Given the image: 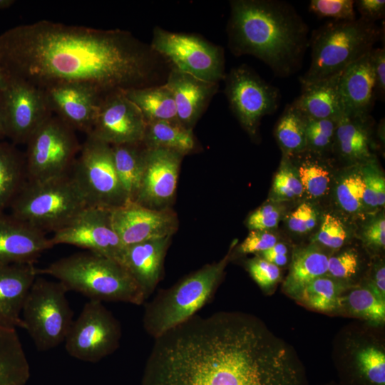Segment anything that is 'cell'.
I'll list each match as a JSON object with an SVG mask.
<instances>
[{
    "label": "cell",
    "instance_id": "obj_12",
    "mask_svg": "<svg viewBox=\"0 0 385 385\" xmlns=\"http://www.w3.org/2000/svg\"><path fill=\"white\" fill-rule=\"evenodd\" d=\"M121 338L119 322L101 302L89 300L73 321L64 341L72 357L96 363L113 354Z\"/></svg>",
    "mask_w": 385,
    "mask_h": 385
},
{
    "label": "cell",
    "instance_id": "obj_1",
    "mask_svg": "<svg viewBox=\"0 0 385 385\" xmlns=\"http://www.w3.org/2000/svg\"><path fill=\"white\" fill-rule=\"evenodd\" d=\"M140 385H309L291 347L256 317L197 314L154 339Z\"/></svg>",
    "mask_w": 385,
    "mask_h": 385
},
{
    "label": "cell",
    "instance_id": "obj_24",
    "mask_svg": "<svg viewBox=\"0 0 385 385\" xmlns=\"http://www.w3.org/2000/svg\"><path fill=\"white\" fill-rule=\"evenodd\" d=\"M170 239L148 240L124 249L120 264L135 279L146 299L160 279Z\"/></svg>",
    "mask_w": 385,
    "mask_h": 385
},
{
    "label": "cell",
    "instance_id": "obj_29",
    "mask_svg": "<svg viewBox=\"0 0 385 385\" xmlns=\"http://www.w3.org/2000/svg\"><path fill=\"white\" fill-rule=\"evenodd\" d=\"M115 168L128 202H135L144 170L143 142L111 145Z\"/></svg>",
    "mask_w": 385,
    "mask_h": 385
},
{
    "label": "cell",
    "instance_id": "obj_5",
    "mask_svg": "<svg viewBox=\"0 0 385 385\" xmlns=\"http://www.w3.org/2000/svg\"><path fill=\"white\" fill-rule=\"evenodd\" d=\"M383 34L376 22L362 18L326 22L313 31L309 39L311 63L300 77L302 86L342 73L370 52Z\"/></svg>",
    "mask_w": 385,
    "mask_h": 385
},
{
    "label": "cell",
    "instance_id": "obj_50",
    "mask_svg": "<svg viewBox=\"0 0 385 385\" xmlns=\"http://www.w3.org/2000/svg\"><path fill=\"white\" fill-rule=\"evenodd\" d=\"M361 17L365 20L376 22L384 17V0H358L354 1Z\"/></svg>",
    "mask_w": 385,
    "mask_h": 385
},
{
    "label": "cell",
    "instance_id": "obj_55",
    "mask_svg": "<svg viewBox=\"0 0 385 385\" xmlns=\"http://www.w3.org/2000/svg\"><path fill=\"white\" fill-rule=\"evenodd\" d=\"M15 3L14 0H0V9L9 8Z\"/></svg>",
    "mask_w": 385,
    "mask_h": 385
},
{
    "label": "cell",
    "instance_id": "obj_11",
    "mask_svg": "<svg viewBox=\"0 0 385 385\" xmlns=\"http://www.w3.org/2000/svg\"><path fill=\"white\" fill-rule=\"evenodd\" d=\"M76 132L56 115H51L26 144L27 180H43L70 173L81 147Z\"/></svg>",
    "mask_w": 385,
    "mask_h": 385
},
{
    "label": "cell",
    "instance_id": "obj_49",
    "mask_svg": "<svg viewBox=\"0 0 385 385\" xmlns=\"http://www.w3.org/2000/svg\"><path fill=\"white\" fill-rule=\"evenodd\" d=\"M363 237L365 243L369 246L384 248L385 219L384 215L378 217L366 225L363 232Z\"/></svg>",
    "mask_w": 385,
    "mask_h": 385
},
{
    "label": "cell",
    "instance_id": "obj_27",
    "mask_svg": "<svg viewBox=\"0 0 385 385\" xmlns=\"http://www.w3.org/2000/svg\"><path fill=\"white\" fill-rule=\"evenodd\" d=\"M328 259L327 255L315 245L295 250L283 284L284 292L297 299L307 284L327 274Z\"/></svg>",
    "mask_w": 385,
    "mask_h": 385
},
{
    "label": "cell",
    "instance_id": "obj_51",
    "mask_svg": "<svg viewBox=\"0 0 385 385\" xmlns=\"http://www.w3.org/2000/svg\"><path fill=\"white\" fill-rule=\"evenodd\" d=\"M288 250L287 246L281 242H277L270 249L261 252L262 258L275 265L282 267L287 264Z\"/></svg>",
    "mask_w": 385,
    "mask_h": 385
},
{
    "label": "cell",
    "instance_id": "obj_31",
    "mask_svg": "<svg viewBox=\"0 0 385 385\" xmlns=\"http://www.w3.org/2000/svg\"><path fill=\"white\" fill-rule=\"evenodd\" d=\"M25 155L14 144L0 141V215L26 182Z\"/></svg>",
    "mask_w": 385,
    "mask_h": 385
},
{
    "label": "cell",
    "instance_id": "obj_21",
    "mask_svg": "<svg viewBox=\"0 0 385 385\" xmlns=\"http://www.w3.org/2000/svg\"><path fill=\"white\" fill-rule=\"evenodd\" d=\"M38 275L34 264L0 265V326L24 328L23 306Z\"/></svg>",
    "mask_w": 385,
    "mask_h": 385
},
{
    "label": "cell",
    "instance_id": "obj_41",
    "mask_svg": "<svg viewBox=\"0 0 385 385\" xmlns=\"http://www.w3.org/2000/svg\"><path fill=\"white\" fill-rule=\"evenodd\" d=\"M352 0H312L309 5L311 12L320 18L330 17L345 21L356 19Z\"/></svg>",
    "mask_w": 385,
    "mask_h": 385
},
{
    "label": "cell",
    "instance_id": "obj_9",
    "mask_svg": "<svg viewBox=\"0 0 385 385\" xmlns=\"http://www.w3.org/2000/svg\"><path fill=\"white\" fill-rule=\"evenodd\" d=\"M70 175L88 207L113 209L128 202L111 145L91 135L81 145Z\"/></svg>",
    "mask_w": 385,
    "mask_h": 385
},
{
    "label": "cell",
    "instance_id": "obj_39",
    "mask_svg": "<svg viewBox=\"0 0 385 385\" xmlns=\"http://www.w3.org/2000/svg\"><path fill=\"white\" fill-rule=\"evenodd\" d=\"M364 185V205L382 207L385 203V179L374 158L364 163L359 169Z\"/></svg>",
    "mask_w": 385,
    "mask_h": 385
},
{
    "label": "cell",
    "instance_id": "obj_4",
    "mask_svg": "<svg viewBox=\"0 0 385 385\" xmlns=\"http://www.w3.org/2000/svg\"><path fill=\"white\" fill-rule=\"evenodd\" d=\"M38 274L51 276L68 291L78 292L90 300L142 304L145 297L135 279L118 262L88 251L61 257Z\"/></svg>",
    "mask_w": 385,
    "mask_h": 385
},
{
    "label": "cell",
    "instance_id": "obj_38",
    "mask_svg": "<svg viewBox=\"0 0 385 385\" xmlns=\"http://www.w3.org/2000/svg\"><path fill=\"white\" fill-rule=\"evenodd\" d=\"M304 118L306 150L319 153L333 148L338 120Z\"/></svg>",
    "mask_w": 385,
    "mask_h": 385
},
{
    "label": "cell",
    "instance_id": "obj_22",
    "mask_svg": "<svg viewBox=\"0 0 385 385\" xmlns=\"http://www.w3.org/2000/svg\"><path fill=\"white\" fill-rule=\"evenodd\" d=\"M165 84L173 94L178 122L188 129L193 128L218 88V83L173 69Z\"/></svg>",
    "mask_w": 385,
    "mask_h": 385
},
{
    "label": "cell",
    "instance_id": "obj_19",
    "mask_svg": "<svg viewBox=\"0 0 385 385\" xmlns=\"http://www.w3.org/2000/svg\"><path fill=\"white\" fill-rule=\"evenodd\" d=\"M51 112L75 131L88 134L93 125L102 97L78 85H57L43 90Z\"/></svg>",
    "mask_w": 385,
    "mask_h": 385
},
{
    "label": "cell",
    "instance_id": "obj_43",
    "mask_svg": "<svg viewBox=\"0 0 385 385\" xmlns=\"http://www.w3.org/2000/svg\"><path fill=\"white\" fill-rule=\"evenodd\" d=\"M247 266L252 278L263 290L272 288L281 278L279 267L263 258L250 260Z\"/></svg>",
    "mask_w": 385,
    "mask_h": 385
},
{
    "label": "cell",
    "instance_id": "obj_16",
    "mask_svg": "<svg viewBox=\"0 0 385 385\" xmlns=\"http://www.w3.org/2000/svg\"><path fill=\"white\" fill-rule=\"evenodd\" d=\"M146 125L140 111L124 91H115L102 96L88 135L110 145L139 143Z\"/></svg>",
    "mask_w": 385,
    "mask_h": 385
},
{
    "label": "cell",
    "instance_id": "obj_40",
    "mask_svg": "<svg viewBox=\"0 0 385 385\" xmlns=\"http://www.w3.org/2000/svg\"><path fill=\"white\" fill-rule=\"evenodd\" d=\"M272 192L277 201L293 200L304 192L298 174L286 155L274 176Z\"/></svg>",
    "mask_w": 385,
    "mask_h": 385
},
{
    "label": "cell",
    "instance_id": "obj_14",
    "mask_svg": "<svg viewBox=\"0 0 385 385\" xmlns=\"http://www.w3.org/2000/svg\"><path fill=\"white\" fill-rule=\"evenodd\" d=\"M6 138L16 144H26L31 135L51 116L42 90L18 78H10L0 91Z\"/></svg>",
    "mask_w": 385,
    "mask_h": 385
},
{
    "label": "cell",
    "instance_id": "obj_52",
    "mask_svg": "<svg viewBox=\"0 0 385 385\" xmlns=\"http://www.w3.org/2000/svg\"><path fill=\"white\" fill-rule=\"evenodd\" d=\"M370 287L377 295L385 299V267L381 265L375 271Z\"/></svg>",
    "mask_w": 385,
    "mask_h": 385
},
{
    "label": "cell",
    "instance_id": "obj_6",
    "mask_svg": "<svg viewBox=\"0 0 385 385\" xmlns=\"http://www.w3.org/2000/svg\"><path fill=\"white\" fill-rule=\"evenodd\" d=\"M233 245L219 262L207 265L145 305L143 324L155 339L186 322L210 301L229 262Z\"/></svg>",
    "mask_w": 385,
    "mask_h": 385
},
{
    "label": "cell",
    "instance_id": "obj_34",
    "mask_svg": "<svg viewBox=\"0 0 385 385\" xmlns=\"http://www.w3.org/2000/svg\"><path fill=\"white\" fill-rule=\"evenodd\" d=\"M343 290L342 282L324 275L307 284L297 299L313 309L330 312L341 307Z\"/></svg>",
    "mask_w": 385,
    "mask_h": 385
},
{
    "label": "cell",
    "instance_id": "obj_26",
    "mask_svg": "<svg viewBox=\"0 0 385 385\" xmlns=\"http://www.w3.org/2000/svg\"><path fill=\"white\" fill-rule=\"evenodd\" d=\"M371 117L344 115L337 122L333 147L348 161L364 163L371 159L369 125Z\"/></svg>",
    "mask_w": 385,
    "mask_h": 385
},
{
    "label": "cell",
    "instance_id": "obj_2",
    "mask_svg": "<svg viewBox=\"0 0 385 385\" xmlns=\"http://www.w3.org/2000/svg\"><path fill=\"white\" fill-rule=\"evenodd\" d=\"M165 62L129 31L48 20L0 34V66L10 78L45 90L78 85L101 96L155 86Z\"/></svg>",
    "mask_w": 385,
    "mask_h": 385
},
{
    "label": "cell",
    "instance_id": "obj_42",
    "mask_svg": "<svg viewBox=\"0 0 385 385\" xmlns=\"http://www.w3.org/2000/svg\"><path fill=\"white\" fill-rule=\"evenodd\" d=\"M346 231L341 220L331 214H325L316 240L320 244L332 249H338L345 242Z\"/></svg>",
    "mask_w": 385,
    "mask_h": 385
},
{
    "label": "cell",
    "instance_id": "obj_53",
    "mask_svg": "<svg viewBox=\"0 0 385 385\" xmlns=\"http://www.w3.org/2000/svg\"><path fill=\"white\" fill-rule=\"evenodd\" d=\"M5 138H6V133L0 98V141Z\"/></svg>",
    "mask_w": 385,
    "mask_h": 385
},
{
    "label": "cell",
    "instance_id": "obj_48",
    "mask_svg": "<svg viewBox=\"0 0 385 385\" xmlns=\"http://www.w3.org/2000/svg\"><path fill=\"white\" fill-rule=\"evenodd\" d=\"M371 61L373 68L375 98L381 101L385 95V49L384 48H373L371 51Z\"/></svg>",
    "mask_w": 385,
    "mask_h": 385
},
{
    "label": "cell",
    "instance_id": "obj_45",
    "mask_svg": "<svg viewBox=\"0 0 385 385\" xmlns=\"http://www.w3.org/2000/svg\"><path fill=\"white\" fill-rule=\"evenodd\" d=\"M280 216V210L277 206L264 205L250 215L247 225L250 230L267 231L277 226Z\"/></svg>",
    "mask_w": 385,
    "mask_h": 385
},
{
    "label": "cell",
    "instance_id": "obj_10",
    "mask_svg": "<svg viewBox=\"0 0 385 385\" xmlns=\"http://www.w3.org/2000/svg\"><path fill=\"white\" fill-rule=\"evenodd\" d=\"M150 46L170 69L215 83L226 75L222 48L198 35L170 32L157 26Z\"/></svg>",
    "mask_w": 385,
    "mask_h": 385
},
{
    "label": "cell",
    "instance_id": "obj_13",
    "mask_svg": "<svg viewBox=\"0 0 385 385\" xmlns=\"http://www.w3.org/2000/svg\"><path fill=\"white\" fill-rule=\"evenodd\" d=\"M224 79L225 93L232 113L251 136L256 135L262 118L277 109L279 90L246 65L233 68Z\"/></svg>",
    "mask_w": 385,
    "mask_h": 385
},
{
    "label": "cell",
    "instance_id": "obj_18",
    "mask_svg": "<svg viewBox=\"0 0 385 385\" xmlns=\"http://www.w3.org/2000/svg\"><path fill=\"white\" fill-rule=\"evenodd\" d=\"M183 156L168 149L148 148L140 185L135 202L151 209L167 208L176 190Z\"/></svg>",
    "mask_w": 385,
    "mask_h": 385
},
{
    "label": "cell",
    "instance_id": "obj_37",
    "mask_svg": "<svg viewBox=\"0 0 385 385\" xmlns=\"http://www.w3.org/2000/svg\"><path fill=\"white\" fill-rule=\"evenodd\" d=\"M364 185L360 170L346 173L339 182L336 195L339 205L347 212H359L364 206Z\"/></svg>",
    "mask_w": 385,
    "mask_h": 385
},
{
    "label": "cell",
    "instance_id": "obj_35",
    "mask_svg": "<svg viewBox=\"0 0 385 385\" xmlns=\"http://www.w3.org/2000/svg\"><path fill=\"white\" fill-rule=\"evenodd\" d=\"M342 302H345L354 315L372 324H381L385 321V299L369 287L351 290Z\"/></svg>",
    "mask_w": 385,
    "mask_h": 385
},
{
    "label": "cell",
    "instance_id": "obj_28",
    "mask_svg": "<svg viewBox=\"0 0 385 385\" xmlns=\"http://www.w3.org/2000/svg\"><path fill=\"white\" fill-rule=\"evenodd\" d=\"M30 375L16 330L0 326V385H25Z\"/></svg>",
    "mask_w": 385,
    "mask_h": 385
},
{
    "label": "cell",
    "instance_id": "obj_25",
    "mask_svg": "<svg viewBox=\"0 0 385 385\" xmlns=\"http://www.w3.org/2000/svg\"><path fill=\"white\" fill-rule=\"evenodd\" d=\"M341 73L302 86V93L293 106L307 118L339 120L344 115L339 91Z\"/></svg>",
    "mask_w": 385,
    "mask_h": 385
},
{
    "label": "cell",
    "instance_id": "obj_36",
    "mask_svg": "<svg viewBox=\"0 0 385 385\" xmlns=\"http://www.w3.org/2000/svg\"><path fill=\"white\" fill-rule=\"evenodd\" d=\"M297 174L303 192L311 197L324 195L329 188L330 173L319 160L306 158L298 168Z\"/></svg>",
    "mask_w": 385,
    "mask_h": 385
},
{
    "label": "cell",
    "instance_id": "obj_7",
    "mask_svg": "<svg viewBox=\"0 0 385 385\" xmlns=\"http://www.w3.org/2000/svg\"><path fill=\"white\" fill-rule=\"evenodd\" d=\"M86 207L68 173L43 180H26L9 208L16 218L45 233H53Z\"/></svg>",
    "mask_w": 385,
    "mask_h": 385
},
{
    "label": "cell",
    "instance_id": "obj_47",
    "mask_svg": "<svg viewBox=\"0 0 385 385\" xmlns=\"http://www.w3.org/2000/svg\"><path fill=\"white\" fill-rule=\"evenodd\" d=\"M277 242L276 236L267 230H250L237 251L241 254L261 253Z\"/></svg>",
    "mask_w": 385,
    "mask_h": 385
},
{
    "label": "cell",
    "instance_id": "obj_54",
    "mask_svg": "<svg viewBox=\"0 0 385 385\" xmlns=\"http://www.w3.org/2000/svg\"><path fill=\"white\" fill-rule=\"evenodd\" d=\"M9 77L0 66V91H1L7 84Z\"/></svg>",
    "mask_w": 385,
    "mask_h": 385
},
{
    "label": "cell",
    "instance_id": "obj_46",
    "mask_svg": "<svg viewBox=\"0 0 385 385\" xmlns=\"http://www.w3.org/2000/svg\"><path fill=\"white\" fill-rule=\"evenodd\" d=\"M317 222L316 210L310 204L304 202L289 215L287 224L293 232L303 234L311 231Z\"/></svg>",
    "mask_w": 385,
    "mask_h": 385
},
{
    "label": "cell",
    "instance_id": "obj_33",
    "mask_svg": "<svg viewBox=\"0 0 385 385\" xmlns=\"http://www.w3.org/2000/svg\"><path fill=\"white\" fill-rule=\"evenodd\" d=\"M274 134L286 156L297 155L306 150L305 118L292 103L284 108Z\"/></svg>",
    "mask_w": 385,
    "mask_h": 385
},
{
    "label": "cell",
    "instance_id": "obj_23",
    "mask_svg": "<svg viewBox=\"0 0 385 385\" xmlns=\"http://www.w3.org/2000/svg\"><path fill=\"white\" fill-rule=\"evenodd\" d=\"M371 51L348 66L341 73L339 91L344 115H370L375 98Z\"/></svg>",
    "mask_w": 385,
    "mask_h": 385
},
{
    "label": "cell",
    "instance_id": "obj_8",
    "mask_svg": "<svg viewBox=\"0 0 385 385\" xmlns=\"http://www.w3.org/2000/svg\"><path fill=\"white\" fill-rule=\"evenodd\" d=\"M67 292L61 282L37 276L27 294L21 312L24 329L40 351L56 348L66 339L73 321Z\"/></svg>",
    "mask_w": 385,
    "mask_h": 385
},
{
    "label": "cell",
    "instance_id": "obj_3",
    "mask_svg": "<svg viewBox=\"0 0 385 385\" xmlns=\"http://www.w3.org/2000/svg\"><path fill=\"white\" fill-rule=\"evenodd\" d=\"M227 24L234 55H252L280 77L301 66L309 28L289 4L278 0H232Z\"/></svg>",
    "mask_w": 385,
    "mask_h": 385
},
{
    "label": "cell",
    "instance_id": "obj_44",
    "mask_svg": "<svg viewBox=\"0 0 385 385\" xmlns=\"http://www.w3.org/2000/svg\"><path fill=\"white\" fill-rule=\"evenodd\" d=\"M359 266L357 254L353 250H346L328 259L327 273L335 279H349L356 274Z\"/></svg>",
    "mask_w": 385,
    "mask_h": 385
},
{
    "label": "cell",
    "instance_id": "obj_17",
    "mask_svg": "<svg viewBox=\"0 0 385 385\" xmlns=\"http://www.w3.org/2000/svg\"><path fill=\"white\" fill-rule=\"evenodd\" d=\"M111 217L113 227L125 247L171 237L177 227L176 215L170 209H151L135 202L111 209Z\"/></svg>",
    "mask_w": 385,
    "mask_h": 385
},
{
    "label": "cell",
    "instance_id": "obj_20",
    "mask_svg": "<svg viewBox=\"0 0 385 385\" xmlns=\"http://www.w3.org/2000/svg\"><path fill=\"white\" fill-rule=\"evenodd\" d=\"M53 247L46 233L11 214L0 215V265L34 264Z\"/></svg>",
    "mask_w": 385,
    "mask_h": 385
},
{
    "label": "cell",
    "instance_id": "obj_30",
    "mask_svg": "<svg viewBox=\"0 0 385 385\" xmlns=\"http://www.w3.org/2000/svg\"><path fill=\"white\" fill-rule=\"evenodd\" d=\"M124 93L139 108L146 123L163 120L179 123L173 94L165 83L133 88Z\"/></svg>",
    "mask_w": 385,
    "mask_h": 385
},
{
    "label": "cell",
    "instance_id": "obj_15",
    "mask_svg": "<svg viewBox=\"0 0 385 385\" xmlns=\"http://www.w3.org/2000/svg\"><path fill=\"white\" fill-rule=\"evenodd\" d=\"M53 246L69 245L120 263L125 247L115 233L111 210L86 207L50 237Z\"/></svg>",
    "mask_w": 385,
    "mask_h": 385
},
{
    "label": "cell",
    "instance_id": "obj_32",
    "mask_svg": "<svg viewBox=\"0 0 385 385\" xmlns=\"http://www.w3.org/2000/svg\"><path fill=\"white\" fill-rule=\"evenodd\" d=\"M143 142L148 148L168 149L183 155L196 148L192 129L171 121L148 123Z\"/></svg>",
    "mask_w": 385,
    "mask_h": 385
}]
</instances>
